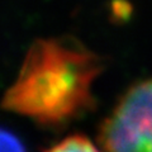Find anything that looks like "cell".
Masks as SVG:
<instances>
[{"label":"cell","instance_id":"obj_1","mask_svg":"<svg viewBox=\"0 0 152 152\" xmlns=\"http://www.w3.org/2000/svg\"><path fill=\"white\" fill-rule=\"evenodd\" d=\"M100 58L74 39H38L31 46L3 108L41 124H62L94 104L91 85Z\"/></svg>","mask_w":152,"mask_h":152},{"label":"cell","instance_id":"obj_2","mask_svg":"<svg viewBox=\"0 0 152 152\" xmlns=\"http://www.w3.org/2000/svg\"><path fill=\"white\" fill-rule=\"evenodd\" d=\"M99 142L104 152H152V79L123 95L102 124Z\"/></svg>","mask_w":152,"mask_h":152},{"label":"cell","instance_id":"obj_3","mask_svg":"<svg viewBox=\"0 0 152 152\" xmlns=\"http://www.w3.org/2000/svg\"><path fill=\"white\" fill-rule=\"evenodd\" d=\"M46 152H100L89 138L81 134H74L52 146Z\"/></svg>","mask_w":152,"mask_h":152},{"label":"cell","instance_id":"obj_4","mask_svg":"<svg viewBox=\"0 0 152 152\" xmlns=\"http://www.w3.org/2000/svg\"><path fill=\"white\" fill-rule=\"evenodd\" d=\"M1 152H26L22 142L10 131H1Z\"/></svg>","mask_w":152,"mask_h":152}]
</instances>
